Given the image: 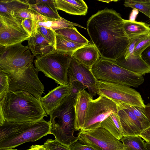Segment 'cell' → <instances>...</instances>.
I'll list each match as a JSON object with an SVG mask.
<instances>
[{"mask_svg": "<svg viewBox=\"0 0 150 150\" xmlns=\"http://www.w3.org/2000/svg\"><path fill=\"white\" fill-rule=\"evenodd\" d=\"M93 99V96L85 90L78 94L74 104L75 127L76 130H79L83 128L89 103Z\"/></svg>", "mask_w": 150, "mask_h": 150, "instance_id": "cell-17", "label": "cell"}, {"mask_svg": "<svg viewBox=\"0 0 150 150\" xmlns=\"http://www.w3.org/2000/svg\"><path fill=\"white\" fill-rule=\"evenodd\" d=\"M150 45V34L143 38L137 44L134 50L135 55L141 56L143 51Z\"/></svg>", "mask_w": 150, "mask_h": 150, "instance_id": "cell-33", "label": "cell"}, {"mask_svg": "<svg viewBox=\"0 0 150 150\" xmlns=\"http://www.w3.org/2000/svg\"><path fill=\"white\" fill-rule=\"evenodd\" d=\"M149 34L129 38V45L124 53L115 61L116 64L128 71L142 76L150 73V67L143 60L141 56L133 54L137 44Z\"/></svg>", "mask_w": 150, "mask_h": 150, "instance_id": "cell-14", "label": "cell"}, {"mask_svg": "<svg viewBox=\"0 0 150 150\" xmlns=\"http://www.w3.org/2000/svg\"><path fill=\"white\" fill-rule=\"evenodd\" d=\"M21 24L25 30L31 36L33 32V20L25 18L22 21Z\"/></svg>", "mask_w": 150, "mask_h": 150, "instance_id": "cell-36", "label": "cell"}, {"mask_svg": "<svg viewBox=\"0 0 150 150\" xmlns=\"http://www.w3.org/2000/svg\"><path fill=\"white\" fill-rule=\"evenodd\" d=\"M35 3L46 4L57 13H58L55 0H37L35 1Z\"/></svg>", "mask_w": 150, "mask_h": 150, "instance_id": "cell-38", "label": "cell"}, {"mask_svg": "<svg viewBox=\"0 0 150 150\" xmlns=\"http://www.w3.org/2000/svg\"><path fill=\"white\" fill-rule=\"evenodd\" d=\"M47 116L39 100L25 91L8 92L0 102V125L5 121L36 122Z\"/></svg>", "mask_w": 150, "mask_h": 150, "instance_id": "cell-2", "label": "cell"}, {"mask_svg": "<svg viewBox=\"0 0 150 150\" xmlns=\"http://www.w3.org/2000/svg\"><path fill=\"white\" fill-rule=\"evenodd\" d=\"M103 1V2H106V3H109L110 1H112L107 0V1Z\"/></svg>", "mask_w": 150, "mask_h": 150, "instance_id": "cell-45", "label": "cell"}, {"mask_svg": "<svg viewBox=\"0 0 150 150\" xmlns=\"http://www.w3.org/2000/svg\"><path fill=\"white\" fill-rule=\"evenodd\" d=\"M38 71L34 66L33 62H31L17 71L5 73L8 76V92L18 90L25 91L39 100L42 97L45 88L38 78Z\"/></svg>", "mask_w": 150, "mask_h": 150, "instance_id": "cell-7", "label": "cell"}, {"mask_svg": "<svg viewBox=\"0 0 150 150\" xmlns=\"http://www.w3.org/2000/svg\"><path fill=\"white\" fill-rule=\"evenodd\" d=\"M15 17L22 21L25 18H28L35 21L36 14L30 8L23 9L16 13L14 15Z\"/></svg>", "mask_w": 150, "mask_h": 150, "instance_id": "cell-34", "label": "cell"}, {"mask_svg": "<svg viewBox=\"0 0 150 150\" xmlns=\"http://www.w3.org/2000/svg\"><path fill=\"white\" fill-rule=\"evenodd\" d=\"M34 12L36 16L35 21L36 24L37 28L39 27H44L55 31L61 29L73 28L75 26L86 29L77 23L69 21L62 17L58 20L53 19L45 17L35 11Z\"/></svg>", "mask_w": 150, "mask_h": 150, "instance_id": "cell-19", "label": "cell"}, {"mask_svg": "<svg viewBox=\"0 0 150 150\" xmlns=\"http://www.w3.org/2000/svg\"><path fill=\"white\" fill-rule=\"evenodd\" d=\"M124 5L138 10L148 17L150 16V4L144 2L143 0H127Z\"/></svg>", "mask_w": 150, "mask_h": 150, "instance_id": "cell-29", "label": "cell"}, {"mask_svg": "<svg viewBox=\"0 0 150 150\" xmlns=\"http://www.w3.org/2000/svg\"><path fill=\"white\" fill-rule=\"evenodd\" d=\"M120 141L123 144V150H147L145 143L139 136L123 137Z\"/></svg>", "mask_w": 150, "mask_h": 150, "instance_id": "cell-26", "label": "cell"}, {"mask_svg": "<svg viewBox=\"0 0 150 150\" xmlns=\"http://www.w3.org/2000/svg\"><path fill=\"white\" fill-rule=\"evenodd\" d=\"M0 48V72L16 71L33 62L34 56L29 47L21 43Z\"/></svg>", "mask_w": 150, "mask_h": 150, "instance_id": "cell-9", "label": "cell"}, {"mask_svg": "<svg viewBox=\"0 0 150 150\" xmlns=\"http://www.w3.org/2000/svg\"><path fill=\"white\" fill-rule=\"evenodd\" d=\"M146 142L150 144V126L144 130L139 136Z\"/></svg>", "mask_w": 150, "mask_h": 150, "instance_id": "cell-40", "label": "cell"}, {"mask_svg": "<svg viewBox=\"0 0 150 150\" xmlns=\"http://www.w3.org/2000/svg\"><path fill=\"white\" fill-rule=\"evenodd\" d=\"M149 18H150V16H149Z\"/></svg>", "mask_w": 150, "mask_h": 150, "instance_id": "cell-46", "label": "cell"}, {"mask_svg": "<svg viewBox=\"0 0 150 150\" xmlns=\"http://www.w3.org/2000/svg\"><path fill=\"white\" fill-rule=\"evenodd\" d=\"M76 97L69 95L50 114V134L55 139L69 146L78 140L74 135L75 112L74 104Z\"/></svg>", "mask_w": 150, "mask_h": 150, "instance_id": "cell-4", "label": "cell"}, {"mask_svg": "<svg viewBox=\"0 0 150 150\" xmlns=\"http://www.w3.org/2000/svg\"><path fill=\"white\" fill-rule=\"evenodd\" d=\"M28 41V46L34 56L47 53L55 48L38 30L30 36Z\"/></svg>", "mask_w": 150, "mask_h": 150, "instance_id": "cell-21", "label": "cell"}, {"mask_svg": "<svg viewBox=\"0 0 150 150\" xmlns=\"http://www.w3.org/2000/svg\"><path fill=\"white\" fill-rule=\"evenodd\" d=\"M117 105L123 137L139 136L144 130L150 126V122L144 112L145 107L124 103Z\"/></svg>", "mask_w": 150, "mask_h": 150, "instance_id": "cell-8", "label": "cell"}, {"mask_svg": "<svg viewBox=\"0 0 150 150\" xmlns=\"http://www.w3.org/2000/svg\"><path fill=\"white\" fill-rule=\"evenodd\" d=\"M68 84L74 81L79 82L87 87L89 93L93 96L96 94L97 80L91 68L72 57L68 70Z\"/></svg>", "mask_w": 150, "mask_h": 150, "instance_id": "cell-15", "label": "cell"}, {"mask_svg": "<svg viewBox=\"0 0 150 150\" xmlns=\"http://www.w3.org/2000/svg\"><path fill=\"white\" fill-rule=\"evenodd\" d=\"M70 85H60L49 91L48 93L39 100L47 115L61 103L70 93Z\"/></svg>", "mask_w": 150, "mask_h": 150, "instance_id": "cell-16", "label": "cell"}, {"mask_svg": "<svg viewBox=\"0 0 150 150\" xmlns=\"http://www.w3.org/2000/svg\"><path fill=\"white\" fill-rule=\"evenodd\" d=\"M72 57L81 64L91 68L100 56L93 44L89 42L74 51Z\"/></svg>", "mask_w": 150, "mask_h": 150, "instance_id": "cell-18", "label": "cell"}, {"mask_svg": "<svg viewBox=\"0 0 150 150\" xmlns=\"http://www.w3.org/2000/svg\"><path fill=\"white\" fill-rule=\"evenodd\" d=\"M123 28L124 32L129 38L150 33L149 25L142 22L124 19Z\"/></svg>", "mask_w": 150, "mask_h": 150, "instance_id": "cell-23", "label": "cell"}, {"mask_svg": "<svg viewBox=\"0 0 150 150\" xmlns=\"http://www.w3.org/2000/svg\"><path fill=\"white\" fill-rule=\"evenodd\" d=\"M85 45L73 42L56 34L55 48L58 50L65 52H74Z\"/></svg>", "mask_w": 150, "mask_h": 150, "instance_id": "cell-27", "label": "cell"}, {"mask_svg": "<svg viewBox=\"0 0 150 150\" xmlns=\"http://www.w3.org/2000/svg\"><path fill=\"white\" fill-rule=\"evenodd\" d=\"M73 52L54 48L49 52L36 56L34 60L35 67L60 85H67L68 84V70Z\"/></svg>", "mask_w": 150, "mask_h": 150, "instance_id": "cell-5", "label": "cell"}, {"mask_svg": "<svg viewBox=\"0 0 150 150\" xmlns=\"http://www.w3.org/2000/svg\"><path fill=\"white\" fill-rule=\"evenodd\" d=\"M30 4V8L42 16L50 19L58 20L61 17L46 4L35 3Z\"/></svg>", "mask_w": 150, "mask_h": 150, "instance_id": "cell-28", "label": "cell"}, {"mask_svg": "<svg viewBox=\"0 0 150 150\" xmlns=\"http://www.w3.org/2000/svg\"><path fill=\"white\" fill-rule=\"evenodd\" d=\"M51 124L43 119L34 122L4 121L0 125V149H13L50 134Z\"/></svg>", "mask_w": 150, "mask_h": 150, "instance_id": "cell-3", "label": "cell"}, {"mask_svg": "<svg viewBox=\"0 0 150 150\" xmlns=\"http://www.w3.org/2000/svg\"><path fill=\"white\" fill-rule=\"evenodd\" d=\"M26 150H49L46 148L44 145L32 146L30 147Z\"/></svg>", "mask_w": 150, "mask_h": 150, "instance_id": "cell-41", "label": "cell"}, {"mask_svg": "<svg viewBox=\"0 0 150 150\" xmlns=\"http://www.w3.org/2000/svg\"><path fill=\"white\" fill-rule=\"evenodd\" d=\"M69 95L76 97L78 94L82 91L85 90L87 87L82 83L77 81H74L70 84Z\"/></svg>", "mask_w": 150, "mask_h": 150, "instance_id": "cell-35", "label": "cell"}, {"mask_svg": "<svg viewBox=\"0 0 150 150\" xmlns=\"http://www.w3.org/2000/svg\"><path fill=\"white\" fill-rule=\"evenodd\" d=\"M69 147L71 150H97L90 146L80 143L78 141Z\"/></svg>", "mask_w": 150, "mask_h": 150, "instance_id": "cell-37", "label": "cell"}, {"mask_svg": "<svg viewBox=\"0 0 150 150\" xmlns=\"http://www.w3.org/2000/svg\"><path fill=\"white\" fill-rule=\"evenodd\" d=\"M43 145L49 150H71L69 147L55 139H48L44 143Z\"/></svg>", "mask_w": 150, "mask_h": 150, "instance_id": "cell-32", "label": "cell"}, {"mask_svg": "<svg viewBox=\"0 0 150 150\" xmlns=\"http://www.w3.org/2000/svg\"><path fill=\"white\" fill-rule=\"evenodd\" d=\"M0 150H20L17 149H0Z\"/></svg>", "mask_w": 150, "mask_h": 150, "instance_id": "cell-44", "label": "cell"}, {"mask_svg": "<svg viewBox=\"0 0 150 150\" xmlns=\"http://www.w3.org/2000/svg\"><path fill=\"white\" fill-rule=\"evenodd\" d=\"M96 93L104 96L116 104L124 103L145 107L140 93L129 87L97 80Z\"/></svg>", "mask_w": 150, "mask_h": 150, "instance_id": "cell-10", "label": "cell"}, {"mask_svg": "<svg viewBox=\"0 0 150 150\" xmlns=\"http://www.w3.org/2000/svg\"><path fill=\"white\" fill-rule=\"evenodd\" d=\"M91 69L97 80L129 87H137L144 80L143 76L120 66L114 61L100 57Z\"/></svg>", "mask_w": 150, "mask_h": 150, "instance_id": "cell-6", "label": "cell"}, {"mask_svg": "<svg viewBox=\"0 0 150 150\" xmlns=\"http://www.w3.org/2000/svg\"><path fill=\"white\" fill-rule=\"evenodd\" d=\"M0 102L2 101L8 91V76L5 73L0 72Z\"/></svg>", "mask_w": 150, "mask_h": 150, "instance_id": "cell-31", "label": "cell"}, {"mask_svg": "<svg viewBox=\"0 0 150 150\" xmlns=\"http://www.w3.org/2000/svg\"><path fill=\"white\" fill-rule=\"evenodd\" d=\"M30 8V3L26 0L0 1V15L6 17H15L14 15L17 12Z\"/></svg>", "mask_w": 150, "mask_h": 150, "instance_id": "cell-22", "label": "cell"}, {"mask_svg": "<svg viewBox=\"0 0 150 150\" xmlns=\"http://www.w3.org/2000/svg\"><path fill=\"white\" fill-rule=\"evenodd\" d=\"M124 19L113 9L105 8L92 15L86 29L100 57L115 61L122 55L129 44L124 32Z\"/></svg>", "mask_w": 150, "mask_h": 150, "instance_id": "cell-1", "label": "cell"}, {"mask_svg": "<svg viewBox=\"0 0 150 150\" xmlns=\"http://www.w3.org/2000/svg\"><path fill=\"white\" fill-rule=\"evenodd\" d=\"M117 104L110 99L99 96L89 103L85 123L81 131H86L99 127L101 123L110 114L117 113Z\"/></svg>", "mask_w": 150, "mask_h": 150, "instance_id": "cell-11", "label": "cell"}, {"mask_svg": "<svg viewBox=\"0 0 150 150\" xmlns=\"http://www.w3.org/2000/svg\"><path fill=\"white\" fill-rule=\"evenodd\" d=\"M57 10L70 14L86 15L88 7L83 0H55Z\"/></svg>", "mask_w": 150, "mask_h": 150, "instance_id": "cell-20", "label": "cell"}, {"mask_svg": "<svg viewBox=\"0 0 150 150\" xmlns=\"http://www.w3.org/2000/svg\"><path fill=\"white\" fill-rule=\"evenodd\" d=\"M37 30L46 40L55 48L56 35L55 32L44 27H38Z\"/></svg>", "mask_w": 150, "mask_h": 150, "instance_id": "cell-30", "label": "cell"}, {"mask_svg": "<svg viewBox=\"0 0 150 150\" xmlns=\"http://www.w3.org/2000/svg\"><path fill=\"white\" fill-rule=\"evenodd\" d=\"M99 127L105 128L119 140L123 137L122 129L117 113L110 114L101 123Z\"/></svg>", "mask_w": 150, "mask_h": 150, "instance_id": "cell-24", "label": "cell"}, {"mask_svg": "<svg viewBox=\"0 0 150 150\" xmlns=\"http://www.w3.org/2000/svg\"><path fill=\"white\" fill-rule=\"evenodd\" d=\"M56 34L61 35L73 42L87 45L89 41L81 34L75 27L61 29L55 31Z\"/></svg>", "mask_w": 150, "mask_h": 150, "instance_id": "cell-25", "label": "cell"}, {"mask_svg": "<svg viewBox=\"0 0 150 150\" xmlns=\"http://www.w3.org/2000/svg\"><path fill=\"white\" fill-rule=\"evenodd\" d=\"M141 56L143 60L150 67V45L143 51Z\"/></svg>", "mask_w": 150, "mask_h": 150, "instance_id": "cell-39", "label": "cell"}, {"mask_svg": "<svg viewBox=\"0 0 150 150\" xmlns=\"http://www.w3.org/2000/svg\"><path fill=\"white\" fill-rule=\"evenodd\" d=\"M79 140L82 144L97 150H123V144L104 128L99 127L77 134Z\"/></svg>", "mask_w": 150, "mask_h": 150, "instance_id": "cell-12", "label": "cell"}, {"mask_svg": "<svg viewBox=\"0 0 150 150\" xmlns=\"http://www.w3.org/2000/svg\"><path fill=\"white\" fill-rule=\"evenodd\" d=\"M145 144L147 150H150V144L146 142Z\"/></svg>", "mask_w": 150, "mask_h": 150, "instance_id": "cell-43", "label": "cell"}, {"mask_svg": "<svg viewBox=\"0 0 150 150\" xmlns=\"http://www.w3.org/2000/svg\"><path fill=\"white\" fill-rule=\"evenodd\" d=\"M144 111L146 117L150 122V103L145 105Z\"/></svg>", "mask_w": 150, "mask_h": 150, "instance_id": "cell-42", "label": "cell"}, {"mask_svg": "<svg viewBox=\"0 0 150 150\" xmlns=\"http://www.w3.org/2000/svg\"><path fill=\"white\" fill-rule=\"evenodd\" d=\"M16 18L0 15V46L22 43L28 40L30 36Z\"/></svg>", "mask_w": 150, "mask_h": 150, "instance_id": "cell-13", "label": "cell"}]
</instances>
